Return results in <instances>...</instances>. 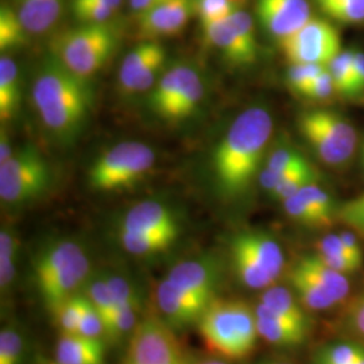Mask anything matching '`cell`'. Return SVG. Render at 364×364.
Wrapping results in <instances>:
<instances>
[{
	"mask_svg": "<svg viewBox=\"0 0 364 364\" xmlns=\"http://www.w3.org/2000/svg\"><path fill=\"white\" fill-rule=\"evenodd\" d=\"M193 15V0H165L136 19L141 36L156 41L178 36Z\"/></svg>",
	"mask_w": 364,
	"mask_h": 364,
	"instance_id": "cell-16",
	"label": "cell"
},
{
	"mask_svg": "<svg viewBox=\"0 0 364 364\" xmlns=\"http://www.w3.org/2000/svg\"><path fill=\"white\" fill-rule=\"evenodd\" d=\"M363 156V166H364V144H363V156Z\"/></svg>",
	"mask_w": 364,
	"mask_h": 364,
	"instance_id": "cell-57",
	"label": "cell"
},
{
	"mask_svg": "<svg viewBox=\"0 0 364 364\" xmlns=\"http://www.w3.org/2000/svg\"><path fill=\"white\" fill-rule=\"evenodd\" d=\"M21 73L10 55L0 58V119L11 120L21 105Z\"/></svg>",
	"mask_w": 364,
	"mask_h": 364,
	"instance_id": "cell-24",
	"label": "cell"
},
{
	"mask_svg": "<svg viewBox=\"0 0 364 364\" xmlns=\"http://www.w3.org/2000/svg\"><path fill=\"white\" fill-rule=\"evenodd\" d=\"M52 181L45 156L33 144L14 151L0 164V198L6 205H23L43 195Z\"/></svg>",
	"mask_w": 364,
	"mask_h": 364,
	"instance_id": "cell-8",
	"label": "cell"
},
{
	"mask_svg": "<svg viewBox=\"0 0 364 364\" xmlns=\"http://www.w3.org/2000/svg\"><path fill=\"white\" fill-rule=\"evenodd\" d=\"M317 4H321V3H326V1H331V0H316Z\"/></svg>",
	"mask_w": 364,
	"mask_h": 364,
	"instance_id": "cell-55",
	"label": "cell"
},
{
	"mask_svg": "<svg viewBox=\"0 0 364 364\" xmlns=\"http://www.w3.org/2000/svg\"><path fill=\"white\" fill-rule=\"evenodd\" d=\"M335 92L336 91H335L333 80L328 68H326L317 77L313 78L312 81L308 84V87L299 95L312 100H324Z\"/></svg>",
	"mask_w": 364,
	"mask_h": 364,
	"instance_id": "cell-45",
	"label": "cell"
},
{
	"mask_svg": "<svg viewBox=\"0 0 364 364\" xmlns=\"http://www.w3.org/2000/svg\"><path fill=\"white\" fill-rule=\"evenodd\" d=\"M231 257L236 278L254 290L273 287L285 267L281 246L272 236L258 231L236 235L231 242Z\"/></svg>",
	"mask_w": 364,
	"mask_h": 364,
	"instance_id": "cell-6",
	"label": "cell"
},
{
	"mask_svg": "<svg viewBox=\"0 0 364 364\" xmlns=\"http://www.w3.org/2000/svg\"><path fill=\"white\" fill-rule=\"evenodd\" d=\"M166 52L156 41H144L135 46L119 68V85L127 95L141 93L156 85V80L164 70Z\"/></svg>",
	"mask_w": 364,
	"mask_h": 364,
	"instance_id": "cell-13",
	"label": "cell"
},
{
	"mask_svg": "<svg viewBox=\"0 0 364 364\" xmlns=\"http://www.w3.org/2000/svg\"><path fill=\"white\" fill-rule=\"evenodd\" d=\"M255 9L262 27L278 42L312 18L308 0H255Z\"/></svg>",
	"mask_w": 364,
	"mask_h": 364,
	"instance_id": "cell-14",
	"label": "cell"
},
{
	"mask_svg": "<svg viewBox=\"0 0 364 364\" xmlns=\"http://www.w3.org/2000/svg\"><path fill=\"white\" fill-rule=\"evenodd\" d=\"M343 326L352 338L364 343V290L360 291L346 309Z\"/></svg>",
	"mask_w": 364,
	"mask_h": 364,
	"instance_id": "cell-41",
	"label": "cell"
},
{
	"mask_svg": "<svg viewBox=\"0 0 364 364\" xmlns=\"http://www.w3.org/2000/svg\"><path fill=\"white\" fill-rule=\"evenodd\" d=\"M318 6L331 19L341 23L364 22V0H331Z\"/></svg>",
	"mask_w": 364,
	"mask_h": 364,
	"instance_id": "cell-37",
	"label": "cell"
},
{
	"mask_svg": "<svg viewBox=\"0 0 364 364\" xmlns=\"http://www.w3.org/2000/svg\"><path fill=\"white\" fill-rule=\"evenodd\" d=\"M340 235V237H341V240H343V243H344V246L348 250V252L351 254L352 257L355 258V259L358 260V262H360V263H363V254H362V248H360V245H359V242H358V239H356V236L351 231H344V232H341Z\"/></svg>",
	"mask_w": 364,
	"mask_h": 364,
	"instance_id": "cell-48",
	"label": "cell"
},
{
	"mask_svg": "<svg viewBox=\"0 0 364 364\" xmlns=\"http://www.w3.org/2000/svg\"><path fill=\"white\" fill-rule=\"evenodd\" d=\"M84 287H85V296L91 301L93 308L99 312L105 321V336H107V329L112 321L117 306H115L112 293L108 287L105 273L90 277V279Z\"/></svg>",
	"mask_w": 364,
	"mask_h": 364,
	"instance_id": "cell-29",
	"label": "cell"
},
{
	"mask_svg": "<svg viewBox=\"0 0 364 364\" xmlns=\"http://www.w3.org/2000/svg\"><path fill=\"white\" fill-rule=\"evenodd\" d=\"M18 239L10 228H1L0 232V287L7 290L15 278V257L18 252Z\"/></svg>",
	"mask_w": 364,
	"mask_h": 364,
	"instance_id": "cell-32",
	"label": "cell"
},
{
	"mask_svg": "<svg viewBox=\"0 0 364 364\" xmlns=\"http://www.w3.org/2000/svg\"><path fill=\"white\" fill-rule=\"evenodd\" d=\"M105 278L117 308L138 299L136 293L134 291V287H131L130 282L126 278L114 273H105Z\"/></svg>",
	"mask_w": 364,
	"mask_h": 364,
	"instance_id": "cell-46",
	"label": "cell"
},
{
	"mask_svg": "<svg viewBox=\"0 0 364 364\" xmlns=\"http://www.w3.org/2000/svg\"><path fill=\"white\" fill-rule=\"evenodd\" d=\"M336 218L353 231L364 235V193L344 203L338 208Z\"/></svg>",
	"mask_w": 364,
	"mask_h": 364,
	"instance_id": "cell-42",
	"label": "cell"
},
{
	"mask_svg": "<svg viewBox=\"0 0 364 364\" xmlns=\"http://www.w3.org/2000/svg\"><path fill=\"white\" fill-rule=\"evenodd\" d=\"M156 162V153L142 142H122L99 156L90 169L88 181L99 192H115L130 188Z\"/></svg>",
	"mask_w": 364,
	"mask_h": 364,
	"instance_id": "cell-7",
	"label": "cell"
},
{
	"mask_svg": "<svg viewBox=\"0 0 364 364\" xmlns=\"http://www.w3.org/2000/svg\"><path fill=\"white\" fill-rule=\"evenodd\" d=\"M282 205L291 220L308 227H326V221L323 220L320 213L313 208L312 204L301 192H297L296 195L284 200Z\"/></svg>",
	"mask_w": 364,
	"mask_h": 364,
	"instance_id": "cell-33",
	"label": "cell"
},
{
	"mask_svg": "<svg viewBox=\"0 0 364 364\" xmlns=\"http://www.w3.org/2000/svg\"><path fill=\"white\" fill-rule=\"evenodd\" d=\"M192 364H227L224 360L220 359H201V360H197L195 363Z\"/></svg>",
	"mask_w": 364,
	"mask_h": 364,
	"instance_id": "cell-51",
	"label": "cell"
},
{
	"mask_svg": "<svg viewBox=\"0 0 364 364\" xmlns=\"http://www.w3.org/2000/svg\"><path fill=\"white\" fill-rule=\"evenodd\" d=\"M245 0H193L195 15L200 23H208L230 16L243 9Z\"/></svg>",
	"mask_w": 364,
	"mask_h": 364,
	"instance_id": "cell-36",
	"label": "cell"
},
{
	"mask_svg": "<svg viewBox=\"0 0 364 364\" xmlns=\"http://www.w3.org/2000/svg\"><path fill=\"white\" fill-rule=\"evenodd\" d=\"M328 70L332 76L335 91L353 97V81H355V65H353V52H341L338 54L328 65Z\"/></svg>",
	"mask_w": 364,
	"mask_h": 364,
	"instance_id": "cell-31",
	"label": "cell"
},
{
	"mask_svg": "<svg viewBox=\"0 0 364 364\" xmlns=\"http://www.w3.org/2000/svg\"><path fill=\"white\" fill-rule=\"evenodd\" d=\"M42 364H58L57 363V362H55V360H54V362H43V363Z\"/></svg>",
	"mask_w": 364,
	"mask_h": 364,
	"instance_id": "cell-56",
	"label": "cell"
},
{
	"mask_svg": "<svg viewBox=\"0 0 364 364\" xmlns=\"http://www.w3.org/2000/svg\"><path fill=\"white\" fill-rule=\"evenodd\" d=\"M204 38L209 46L235 66L251 65L258 57V42L251 14L245 9L227 18L203 23Z\"/></svg>",
	"mask_w": 364,
	"mask_h": 364,
	"instance_id": "cell-10",
	"label": "cell"
},
{
	"mask_svg": "<svg viewBox=\"0 0 364 364\" xmlns=\"http://www.w3.org/2000/svg\"><path fill=\"white\" fill-rule=\"evenodd\" d=\"M289 279L297 294V299L306 309L326 311L338 305V301L324 287L318 285L308 274L299 270L297 266H293Z\"/></svg>",
	"mask_w": 364,
	"mask_h": 364,
	"instance_id": "cell-25",
	"label": "cell"
},
{
	"mask_svg": "<svg viewBox=\"0 0 364 364\" xmlns=\"http://www.w3.org/2000/svg\"><path fill=\"white\" fill-rule=\"evenodd\" d=\"M105 352L102 338L64 333L55 346V362L58 364H105Z\"/></svg>",
	"mask_w": 364,
	"mask_h": 364,
	"instance_id": "cell-22",
	"label": "cell"
},
{
	"mask_svg": "<svg viewBox=\"0 0 364 364\" xmlns=\"http://www.w3.org/2000/svg\"><path fill=\"white\" fill-rule=\"evenodd\" d=\"M326 66L314 64H293L287 72V82L290 88L297 93L304 91L313 78L317 77Z\"/></svg>",
	"mask_w": 364,
	"mask_h": 364,
	"instance_id": "cell-44",
	"label": "cell"
},
{
	"mask_svg": "<svg viewBox=\"0 0 364 364\" xmlns=\"http://www.w3.org/2000/svg\"><path fill=\"white\" fill-rule=\"evenodd\" d=\"M31 96L45 127L63 141L77 135L93 105L91 80L73 73L53 55L39 68Z\"/></svg>",
	"mask_w": 364,
	"mask_h": 364,
	"instance_id": "cell-2",
	"label": "cell"
},
{
	"mask_svg": "<svg viewBox=\"0 0 364 364\" xmlns=\"http://www.w3.org/2000/svg\"><path fill=\"white\" fill-rule=\"evenodd\" d=\"M119 230L141 234L168 235L177 239L178 224L174 213L158 201H142L126 213Z\"/></svg>",
	"mask_w": 364,
	"mask_h": 364,
	"instance_id": "cell-18",
	"label": "cell"
},
{
	"mask_svg": "<svg viewBox=\"0 0 364 364\" xmlns=\"http://www.w3.org/2000/svg\"><path fill=\"white\" fill-rule=\"evenodd\" d=\"M33 272L39 297L53 314L66 299L77 294L80 287L87 284L91 262L78 242L60 239L39 251Z\"/></svg>",
	"mask_w": 364,
	"mask_h": 364,
	"instance_id": "cell-3",
	"label": "cell"
},
{
	"mask_svg": "<svg viewBox=\"0 0 364 364\" xmlns=\"http://www.w3.org/2000/svg\"><path fill=\"white\" fill-rule=\"evenodd\" d=\"M364 356V346L356 341H338L320 347L313 364H353Z\"/></svg>",
	"mask_w": 364,
	"mask_h": 364,
	"instance_id": "cell-30",
	"label": "cell"
},
{
	"mask_svg": "<svg viewBox=\"0 0 364 364\" xmlns=\"http://www.w3.org/2000/svg\"><path fill=\"white\" fill-rule=\"evenodd\" d=\"M23 355V340L21 333L6 326L0 332V364H21Z\"/></svg>",
	"mask_w": 364,
	"mask_h": 364,
	"instance_id": "cell-40",
	"label": "cell"
},
{
	"mask_svg": "<svg viewBox=\"0 0 364 364\" xmlns=\"http://www.w3.org/2000/svg\"><path fill=\"white\" fill-rule=\"evenodd\" d=\"M257 326L260 338L275 347H299L309 333L308 326H299L259 304L255 309Z\"/></svg>",
	"mask_w": 364,
	"mask_h": 364,
	"instance_id": "cell-20",
	"label": "cell"
},
{
	"mask_svg": "<svg viewBox=\"0 0 364 364\" xmlns=\"http://www.w3.org/2000/svg\"><path fill=\"white\" fill-rule=\"evenodd\" d=\"M316 177H317V174L313 169L312 165L309 162H306L297 169L287 173L281 183L274 189L272 196L275 200H279L282 203L284 200L296 195L304 186L316 182Z\"/></svg>",
	"mask_w": 364,
	"mask_h": 364,
	"instance_id": "cell-35",
	"label": "cell"
},
{
	"mask_svg": "<svg viewBox=\"0 0 364 364\" xmlns=\"http://www.w3.org/2000/svg\"><path fill=\"white\" fill-rule=\"evenodd\" d=\"M260 304L264 305L272 312L277 313L278 316H282L293 323H297L299 326L311 328L309 317L301 306L302 304L287 287H269L262 294Z\"/></svg>",
	"mask_w": 364,
	"mask_h": 364,
	"instance_id": "cell-26",
	"label": "cell"
},
{
	"mask_svg": "<svg viewBox=\"0 0 364 364\" xmlns=\"http://www.w3.org/2000/svg\"><path fill=\"white\" fill-rule=\"evenodd\" d=\"M77 333L82 336H88V338H102V336H105V321L99 312L93 308L91 301L87 296H85L84 311L81 314Z\"/></svg>",
	"mask_w": 364,
	"mask_h": 364,
	"instance_id": "cell-43",
	"label": "cell"
},
{
	"mask_svg": "<svg viewBox=\"0 0 364 364\" xmlns=\"http://www.w3.org/2000/svg\"><path fill=\"white\" fill-rule=\"evenodd\" d=\"M117 34L111 23H81L57 34L52 55L78 76L91 80L117 49Z\"/></svg>",
	"mask_w": 364,
	"mask_h": 364,
	"instance_id": "cell-5",
	"label": "cell"
},
{
	"mask_svg": "<svg viewBox=\"0 0 364 364\" xmlns=\"http://www.w3.org/2000/svg\"><path fill=\"white\" fill-rule=\"evenodd\" d=\"M130 1L131 10L135 15H141V14L149 11L150 9L156 7V4L165 1V0H129Z\"/></svg>",
	"mask_w": 364,
	"mask_h": 364,
	"instance_id": "cell-49",
	"label": "cell"
},
{
	"mask_svg": "<svg viewBox=\"0 0 364 364\" xmlns=\"http://www.w3.org/2000/svg\"><path fill=\"white\" fill-rule=\"evenodd\" d=\"M299 130L316 154L328 165H343L351 158L358 135L355 127L338 112L328 109L306 111L299 117Z\"/></svg>",
	"mask_w": 364,
	"mask_h": 364,
	"instance_id": "cell-9",
	"label": "cell"
},
{
	"mask_svg": "<svg viewBox=\"0 0 364 364\" xmlns=\"http://www.w3.org/2000/svg\"><path fill=\"white\" fill-rule=\"evenodd\" d=\"M168 279L197 297L212 302L216 299L220 285V263L212 255L182 260L170 270Z\"/></svg>",
	"mask_w": 364,
	"mask_h": 364,
	"instance_id": "cell-15",
	"label": "cell"
},
{
	"mask_svg": "<svg viewBox=\"0 0 364 364\" xmlns=\"http://www.w3.org/2000/svg\"><path fill=\"white\" fill-rule=\"evenodd\" d=\"M65 4L66 0H13L28 34H43L53 28L63 16Z\"/></svg>",
	"mask_w": 364,
	"mask_h": 364,
	"instance_id": "cell-21",
	"label": "cell"
},
{
	"mask_svg": "<svg viewBox=\"0 0 364 364\" xmlns=\"http://www.w3.org/2000/svg\"><path fill=\"white\" fill-rule=\"evenodd\" d=\"M273 134V117L263 107H251L236 117L213 153V173L221 193L242 195L259 171Z\"/></svg>",
	"mask_w": 364,
	"mask_h": 364,
	"instance_id": "cell-1",
	"label": "cell"
},
{
	"mask_svg": "<svg viewBox=\"0 0 364 364\" xmlns=\"http://www.w3.org/2000/svg\"><path fill=\"white\" fill-rule=\"evenodd\" d=\"M195 68L188 64H176L166 69L150 93L149 107L156 117L170 120L174 107L178 103L189 81L196 75Z\"/></svg>",
	"mask_w": 364,
	"mask_h": 364,
	"instance_id": "cell-19",
	"label": "cell"
},
{
	"mask_svg": "<svg viewBox=\"0 0 364 364\" xmlns=\"http://www.w3.org/2000/svg\"><path fill=\"white\" fill-rule=\"evenodd\" d=\"M294 266H297L299 270L308 274L318 285L324 287L326 291L338 301V304L347 299V296L350 294L351 285L347 278V274L338 273L336 270L328 267L316 254H308L299 258Z\"/></svg>",
	"mask_w": 364,
	"mask_h": 364,
	"instance_id": "cell-23",
	"label": "cell"
},
{
	"mask_svg": "<svg viewBox=\"0 0 364 364\" xmlns=\"http://www.w3.org/2000/svg\"><path fill=\"white\" fill-rule=\"evenodd\" d=\"M14 151L11 149V144L9 139L7 132L1 130V136H0V164L6 162L10 156H13Z\"/></svg>",
	"mask_w": 364,
	"mask_h": 364,
	"instance_id": "cell-50",
	"label": "cell"
},
{
	"mask_svg": "<svg viewBox=\"0 0 364 364\" xmlns=\"http://www.w3.org/2000/svg\"><path fill=\"white\" fill-rule=\"evenodd\" d=\"M263 364H291V363H287V362H273V363H263Z\"/></svg>",
	"mask_w": 364,
	"mask_h": 364,
	"instance_id": "cell-54",
	"label": "cell"
},
{
	"mask_svg": "<svg viewBox=\"0 0 364 364\" xmlns=\"http://www.w3.org/2000/svg\"><path fill=\"white\" fill-rule=\"evenodd\" d=\"M197 324L208 351L225 359L246 358L259 336L255 311L242 301L215 299Z\"/></svg>",
	"mask_w": 364,
	"mask_h": 364,
	"instance_id": "cell-4",
	"label": "cell"
},
{
	"mask_svg": "<svg viewBox=\"0 0 364 364\" xmlns=\"http://www.w3.org/2000/svg\"><path fill=\"white\" fill-rule=\"evenodd\" d=\"M279 45L291 64L326 66L341 53L338 28L326 19L313 16Z\"/></svg>",
	"mask_w": 364,
	"mask_h": 364,
	"instance_id": "cell-11",
	"label": "cell"
},
{
	"mask_svg": "<svg viewBox=\"0 0 364 364\" xmlns=\"http://www.w3.org/2000/svg\"><path fill=\"white\" fill-rule=\"evenodd\" d=\"M85 304V294H75L70 299H66L64 304L60 305V308L53 313L60 329L65 335L77 333L81 314L84 311Z\"/></svg>",
	"mask_w": 364,
	"mask_h": 364,
	"instance_id": "cell-39",
	"label": "cell"
},
{
	"mask_svg": "<svg viewBox=\"0 0 364 364\" xmlns=\"http://www.w3.org/2000/svg\"><path fill=\"white\" fill-rule=\"evenodd\" d=\"M123 364H186V360L169 324L147 317L132 332Z\"/></svg>",
	"mask_w": 364,
	"mask_h": 364,
	"instance_id": "cell-12",
	"label": "cell"
},
{
	"mask_svg": "<svg viewBox=\"0 0 364 364\" xmlns=\"http://www.w3.org/2000/svg\"><path fill=\"white\" fill-rule=\"evenodd\" d=\"M99 1H103L105 4L114 7L115 10H117L120 7V4H122V0H99Z\"/></svg>",
	"mask_w": 364,
	"mask_h": 364,
	"instance_id": "cell-52",
	"label": "cell"
},
{
	"mask_svg": "<svg viewBox=\"0 0 364 364\" xmlns=\"http://www.w3.org/2000/svg\"><path fill=\"white\" fill-rule=\"evenodd\" d=\"M72 10L80 23H109L117 11L99 0H72Z\"/></svg>",
	"mask_w": 364,
	"mask_h": 364,
	"instance_id": "cell-38",
	"label": "cell"
},
{
	"mask_svg": "<svg viewBox=\"0 0 364 364\" xmlns=\"http://www.w3.org/2000/svg\"><path fill=\"white\" fill-rule=\"evenodd\" d=\"M156 304L168 324L173 328H185L198 323L203 313L210 305L207 299L174 285L168 278L156 287Z\"/></svg>",
	"mask_w": 364,
	"mask_h": 364,
	"instance_id": "cell-17",
	"label": "cell"
},
{
	"mask_svg": "<svg viewBox=\"0 0 364 364\" xmlns=\"http://www.w3.org/2000/svg\"><path fill=\"white\" fill-rule=\"evenodd\" d=\"M119 240L123 248L136 257L154 255L169 248L176 237L168 235L141 234L119 230Z\"/></svg>",
	"mask_w": 364,
	"mask_h": 364,
	"instance_id": "cell-27",
	"label": "cell"
},
{
	"mask_svg": "<svg viewBox=\"0 0 364 364\" xmlns=\"http://www.w3.org/2000/svg\"><path fill=\"white\" fill-rule=\"evenodd\" d=\"M353 65H355L353 93L355 96H358L364 93V53L353 52Z\"/></svg>",
	"mask_w": 364,
	"mask_h": 364,
	"instance_id": "cell-47",
	"label": "cell"
},
{
	"mask_svg": "<svg viewBox=\"0 0 364 364\" xmlns=\"http://www.w3.org/2000/svg\"><path fill=\"white\" fill-rule=\"evenodd\" d=\"M353 364H364V356H363V358H360V359H359V360H358V362H356V363H353Z\"/></svg>",
	"mask_w": 364,
	"mask_h": 364,
	"instance_id": "cell-53",
	"label": "cell"
},
{
	"mask_svg": "<svg viewBox=\"0 0 364 364\" xmlns=\"http://www.w3.org/2000/svg\"><path fill=\"white\" fill-rule=\"evenodd\" d=\"M139 313V299H134L115 309L112 321L107 329V336L111 341H119L135 331V324Z\"/></svg>",
	"mask_w": 364,
	"mask_h": 364,
	"instance_id": "cell-34",
	"label": "cell"
},
{
	"mask_svg": "<svg viewBox=\"0 0 364 364\" xmlns=\"http://www.w3.org/2000/svg\"><path fill=\"white\" fill-rule=\"evenodd\" d=\"M28 31L23 26L13 4L1 3L0 6V50L9 52L19 49L26 43Z\"/></svg>",
	"mask_w": 364,
	"mask_h": 364,
	"instance_id": "cell-28",
	"label": "cell"
}]
</instances>
